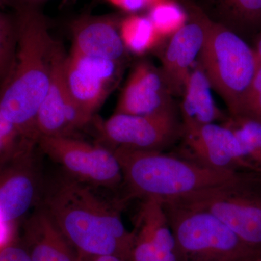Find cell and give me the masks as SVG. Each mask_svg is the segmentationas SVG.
I'll list each match as a JSON object with an SVG mask.
<instances>
[{"label":"cell","mask_w":261,"mask_h":261,"mask_svg":"<svg viewBox=\"0 0 261 261\" xmlns=\"http://www.w3.org/2000/svg\"><path fill=\"white\" fill-rule=\"evenodd\" d=\"M15 25L16 50L2 84L0 111L25 140L37 145L36 118L50 85L59 44L53 40L45 17L32 5L19 7Z\"/></svg>","instance_id":"6da1fadb"},{"label":"cell","mask_w":261,"mask_h":261,"mask_svg":"<svg viewBox=\"0 0 261 261\" xmlns=\"http://www.w3.org/2000/svg\"><path fill=\"white\" fill-rule=\"evenodd\" d=\"M44 208L68 240L79 259L115 255L130 261L135 232L121 219V200L110 202L93 187L65 178L48 192Z\"/></svg>","instance_id":"7a4b0ae2"},{"label":"cell","mask_w":261,"mask_h":261,"mask_svg":"<svg viewBox=\"0 0 261 261\" xmlns=\"http://www.w3.org/2000/svg\"><path fill=\"white\" fill-rule=\"evenodd\" d=\"M128 200H178L227 181L238 172L215 171L177 154L116 147ZM239 172V171H238Z\"/></svg>","instance_id":"3957f363"},{"label":"cell","mask_w":261,"mask_h":261,"mask_svg":"<svg viewBox=\"0 0 261 261\" xmlns=\"http://www.w3.org/2000/svg\"><path fill=\"white\" fill-rule=\"evenodd\" d=\"M198 59L212 89L227 106L230 118H237L259 64L253 47L236 33L208 18Z\"/></svg>","instance_id":"277c9868"},{"label":"cell","mask_w":261,"mask_h":261,"mask_svg":"<svg viewBox=\"0 0 261 261\" xmlns=\"http://www.w3.org/2000/svg\"><path fill=\"white\" fill-rule=\"evenodd\" d=\"M177 261H247L261 256L211 213L176 201L161 202Z\"/></svg>","instance_id":"5b68a950"},{"label":"cell","mask_w":261,"mask_h":261,"mask_svg":"<svg viewBox=\"0 0 261 261\" xmlns=\"http://www.w3.org/2000/svg\"><path fill=\"white\" fill-rule=\"evenodd\" d=\"M211 213L261 253V176L239 171L227 181L172 200Z\"/></svg>","instance_id":"8992f818"},{"label":"cell","mask_w":261,"mask_h":261,"mask_svg":"<svg viewBox=\"0 0 261 261\" xmlns=\"http://www.w3.org/2000/svg\"><path fill=\"white\" fill-rule=\"evenodd\" d=\"M37 145L73 179L110 190L122 186L121 166L113 149L106 145L72 137H40Z\"/></svg>","instance_id":"52a82bcc"},{"label":"cell","mask_w":261,"mask_h":261,"mask_svg":"<svg viewBox=\"0 0 261 261\" xmlns=\"http://www.w3.org/2000/svg\"><path fill=\"white\" fill-rule=\"evenodd\" d=\"M34 147L0 163V248L18 240L19 221L37 202L39 176Z\"/></svg>","instance_id":"ba28073f"},{"label":"cell","mask_w":261,"mask_h":261,"mask_svg":"<svg viewBox=\"0 0 261 261\" xmlns=\"http://www.w3.org/2000/svg\"><path fill=\"white\" fill-rule=\"evenodd\" d=\"M99 132L110 148L163 152L181 140L182 123L173 106L145 116L114 113L99 124Z\"/></svg>","instance_id":"9c48e42d"},{"label":"cell","mask_w":261,"mask_h":261,"mask_svg":"<svg viewBox=\"0 0 261 261\" xmlns=\"http://www.w3.org/2000/svg\"><path fill=\"white\" fill-rule=\"evenodd\" d=\"M181 140V157L215 171H248L238 138L224 123L182 128Z\"/></svg>","instance_id":"30bf717a"},{"label":"cell","mask_w":261,"mask_h":261,"mask_svg":"<svg viewBox=\"0 0 261 261\" xmlns=\"http://www.w3.org/2000/svg\"><path fill=\"white\" fill-rule=\"evenodd\" d=\"M65 58L63 47L59 44L50 85L36 118L38 139L40 137H71L72 132L82 128L91 121L90 117L75 104L67 92L63 73Z\"/></svg>","instance_id":"8fae6325"},{"label":"cell","mask_w":261,"mask_h":261,"mask_svg":"<svg viewBox=\"0 0 261 261\" xmlns=\"http://www.w3.org/2000/svg\"><path fill=\"white\" fill-rule=\"evenodd\" d=\"M187 23L170 39L161 71L171 93L183 94L192 65L199 57L207 32V16L194 6Z\"/></svg>","instance_id":"7c38bea8"},{"label":"cell","mask_w":261,"mask_h":261,"mask_svg":"<svg viewBox=\"0 0 261 261\" xmlns=\"http://www.w3.org/2000/svg\"><path fill=\"white\" fill-rule=\"evenodd\" d=\"M172 95L161 70L142 62L128 77L114 113L145 116L159 112L174 106Z\"/></svg>","instance_id":"4fadbf2b"},{"label":"cell","mask_w":261,"mask_h":261,"mask_svg":"<svg viewBox=\"0 0 261 261\" xmlns=\"http://www.w3.org/2000/svg\"><path fill=\"white\" fill-rule=\"evenodd\" d=\"M72 51L84 56L120 62L127 50L118 27L108 17L87 16L75 20L72 25Z\"/></svg>","instance_id":"5bb4252c"},{"label":"cell","mask_w":261,"mask_h":261,"mask_svg":"<svg viewBox=\"0 0 261 261\" xmlns=\"http://www.w3.org/2000/svg\"><path fill=\"white\" fill-rule=\"evenodd\" d=\"M20 241L32 261H80L74 248L44 207L24 222Z\"/></svg>","instance_id":"9a60e30c"},{"label":"cell","mask_w":261,"mask_h":261,"mask_svg":"<svg viewBox=\"0 0 261 261\" xmlns=\"http://www.w3.org/2000/svg\"><path fill=\"white\" fill-rule=\"evenodd\" d=\"M212 87L200 64L192 68L183 92L181 106L182 128H190L227 121L216 106Z\"/></svg>","instance_id":"2e32d148"},{"label":"cell","mask_w":261,"mask_h":261,"mask_svg":"<svg viewBox=\"0 0 261 261\" xmlns=\"http://www.w3.org/2000/svg\"><path fill=\"white\" fill-rule=\"evenodd\" d=\"M204 13L240 37L261 30V0H202Z\"/></svg>","instance_id":"e0dca14e"},{"label":"cell","mask_w":261,"mask_h":261,"mask_svg":"<svg viewBox=\"0 0 261 261\" xmlns=\"http://www.w3.org/2000/svg\"><path fill=\"white\" fill-rule=\"evenodd\" d=\"M64 80L70 99L88 116H93L114 87L75 67L65 58Z\"/></svg>","instance_id":"ac0fdd59"},{"label":"cell","mask_w":261,"mask_h":261,"mask_svg":"<svg viewBox=\"0 0 261 261\" xmlns=\"http://www.w3.org/2000/svg\"><path fill=\"white\" fill-rule=\"evenodd\" d=\"M224 123L238 138L248 171L261 176V123L229 116Z\"/></svg>","instance_id":"d6986e66"},{"label":"cell","mask_w":261,"mask_h":261,"mask_svg":"<svg viewBox=\"0 0 261 261\" xmlns=\"http://www.w3.org/2000/svg\"><path fill=\"white\" fill-rule=\"evenodd\" d=\"M120 34L126 49L137 55L149 51L161 39L148 16L139 15L123 19Z\"/></svg>","instance_id":"ffe728a7"},{"label":"cell","mask_w":261,"mask_h":261,"mask_svg":"<svg viewBox=\"0 0 261 261\" xmlns=\"http://www.w3.org/2000/svg\"><path fill=\"white\" fill-rule=\"evenodd\" d=\"M161 39L171 37L187 23L188 15L173 0H163L149 8L147 15Z\"/></svg>","instance_id":"44dd1931"},{"label":"cell","mask_w":261,"mask_h":261,"mask_svg":"<svg viewBox=\"0 0 261 261\" xmlns=\"http://www.w3.org/2000/svg\"><path fill=\"white\" fill-rule=\"evenodd\" d=\"M67 59L77 68L95 75L113 87H116L119 80L121 63L120 62L84 56L72 51L67 56Z\"/></svg>","instance_id":"7402d4cb"},{"label":"cell","mask_w":261,"mask_h":261,"mask_svg":"<svg viewBox=\"0 0 261 261\" xmlns=\"http://www.w3.org/2000/svg\"><path fill=\"white\" fill-rule=\"evenodd\" d=\"M35 145L25 140L15 125L0 111V163L11 159L23 149Z\"/></svg>","instance_id":"603a6c76"},{"label":"cell","mask_w":261,"mask_h":261,"mask_svg":"<svg viewBox=\"0 0 261 261\" xmlns=\"http://www.w3.org/2000/svg\"><path fill=\"white\" fill-rule=\"evenodd\" d=\"M16 29L11 23L0 15V83L9 74L16 50Z\"/></svg>","instance_id":"cb8c5ba5"},{"label":"cell","mask_w":261,"mask_h":261,"mask_svg":"<svg viewBox=\"0 0 261 261\" xmlns=\"http://www.w3.org/2000/svg\"><path fill=\"white\" fill-rule=\"evenodd\" d=\"M0 261H32L20 239L0 248Z\"/></svg>","instance_id":"d4e9b609"},{"label":"cell","mask_w":261,"mask_h":261,"mask_svg":"<svg viewBox=\"0 0 261 261\" xmlns=\"http://www.w3.org/2000/svg\"><path fill=\"white\" fill-rule=\"evenodd\" d=\"M234 118H243L261 123V94L247 97L240 114Z\"/></svg>","instance_id":"484cf974"},{"label":"cell","mask_w":261,"mask_h":261,"mask_svg":"<svg viewBox=\"0 0 261 261\" xmlns=\"http://www.w3.org/2000/svg\"><path fill=\"white\" fill-rule=\"evenodd\" d=\"M111 4L126 12L135 13L150 8L152 5L163 0H107Z\"/></svg>","instance_id":"4316f807"},{"label":"cell","mask_w":261,"mask_h":261,"mask_svg":"<svg viewBox=\"0 0 261 261\" xmlns=\"http://www.w3.org/2000/svg\"><path fill=\"white\" fill-rule=\"evenodd\" d=\"M258 94H261V62L260 61H259L258 66H257L256 72H255L251 85H250V90H249L247 98Z\"/></svg>","instance_id":"83f0119b"},{"label":"cell","mask_w":261,"mask_h":261,"mask_svg":"<svg viewBox=\"0 0 261 261\" xmlns=\"http://www.w3.org/2000/svg\"><path fill=\"white\" fill-rule=\"evenodd\" d=\"M80 261H126L121 257L115 255H97V256L84 257Z\"/></svg>","instance_id":"f1b7e54d"},{"label":"cell","mask_w":261,"mask_h":261,"mask_svg":"<svg viewBox=\"0 0 261 261\" xmlns=\"http://www.w3.org/2000/svg\"><path fill=\"white\" fill-rule=\"evenodd\" d=\"M255 39H256V40H255V45L253 49L255 54H256L257 59L261 62V30L257 34Z\"/></svg>","instance_id":"f546056e"},{"label":"cell","mask_w":261,"mask_h":261,"mask_svg":"<svg viewBox=\"0 0 261 261\" xmlns=\"http://www.w3.org/2000/svg\"><path fill=\"white\" fill-rule=\"evenodd\" d=\"M247 261H261V256L255 257V258L251 259V260H249Z\"/></svg>","instance_id":"4dcf8cb0"}]
</instances>
